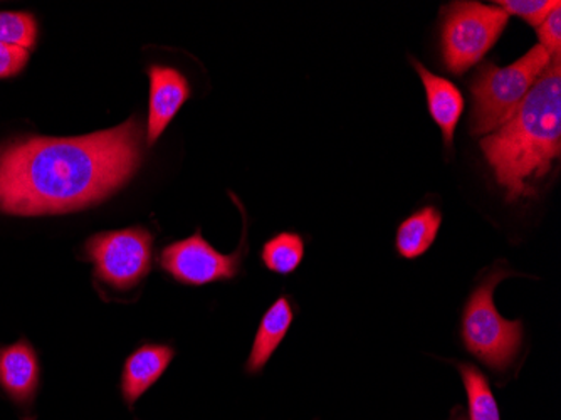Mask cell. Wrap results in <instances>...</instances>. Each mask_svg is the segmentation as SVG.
<instances>
[{"instance_id":"6da1fadb","label":"cell","mask_w":561,"mask_h":420,"mask_svg":"<svg viewBox=\"0 0 561 420\" xmlns=\"http://www.w3.org/2000/svg\"><path fill=\"white\" fill-rule=\"evenodd\" d=\"M140 120L84 137H25L0 144V213L69 214L112 197L144 160Z\"/></svg>"},{"instance_id":"7a4b0ae2","label":"cell","mask_w":561,"mask_h":420,"mask_svg":"<svg viewBox=\"0 0 561 420\" xmlns=\"http://www.w3.org/2000/svg\"><path fill=\"white\" fill-rule=\"evenodd\" d=\"M561 69L547 71L501 128L482 137L481 150L507 202L535 197L561 154Z\"/></svg>"},{"instance_id":"3957f363","label":"cell","mask_w":561,"mask_h":420,"mask_svg":"<svg viewBox=\"0 0 561 420\" xmlns=\"http://www.w3.org/2000/svg\"><path fill=\"white\" fill-rule=\"evenodd\" d=\"M551 65L547 50L537 44L512 66L501 68L488 61L479 66L469 91L472 94V115L469 132L486 137L515 115L541 75Z\"/></svg>"},{"instance_id":"277c9868","label":"cell","mask_w":561,"mask_h":420,"mask_svg":"<svg viewBox=\"0 0 561 420\" xmlns=\"http://www.w3.org/2000/svg\"><path fill=\"white\" fill-rule=\"evenodd\" d=\"M512 276L501 266L478 284L462 313V341L466 350L494 372H506L518 359L523 347V323L504 320L494 305V290Z\"/></svg>"},{"instance_id":"5b68a950","label":"cell","mask_w":561,"mask_h":420,"mask_svg":"<svg viewBox=\"0 0 561 420\" xmlns=\"http://www.w3.org/2000/svg\"><path fill=\"white\" fill-rule=\"evenodd\" d=\"M510 15L497 5L453 2L443 9L440 44L446 68L462 76L493 49L506 30Z\"/></svg>"},{"instance_id":"8992f818","label":"cell","mask_w":561,"mask_h":420,"mask_svg":"<svg viewBox=\"0 0 561 420\" xmlns=\"http://www.w3.org/2000/svg\"><path fill=\"white\" fill-rule=\"evenodd\" d=\"M98 280L128 292L150 274L153 236L145 227H128L91 236L84 246Z\"/></svg>"},{"instance_id":"52a82bcc","label":"cell","mask_w":561,"mask_h":420,"mask_svg":"<svg viewBox=\"0 0 561 420\" xmlns=\"http://www.w3.org/2000/svg\"><path fill=\"white\" fill-rule=\"evenodd\" d=\"M242 251L222 254L202 238L201 230L167 246L159 264L173 280L188 286H204L216 281L232 280L241 271Z\"/></svg>"},{"instance_id":"ba28073f","label":"cell","mask_w":561,"mask_h":420,"mask_svg":"<svg viewBox=\"0 0 561 420\" xmlns=\"http://www.w3.org/2000/svg\"><path fill=\"white\" fill-rule=\"evenodd\" d=\"M150 76V109H148L147 144L156 145L167 126L191 98V83L179 69L153 65Z\"/></svg>"},{"instance_id":"9c48e42d","label":"cell","mask_w":561,"mask_h":420,"mask_svg":"<svg viewBox=\"0 0 561 420\" xmlns=\"http://www.w3.org/2000/svg\"><path fill=\"white\" fill-rule=\"evenodd\" d=\"M41 382V365L30 341L0 349V388L18 406H30Z\"/></svg>"},{"instance_id":"30bf717a","label":"cell","mask_w":561,"mask_h":420,"mask_svg":"<svg viewBox=\"0 0 561 420\" xmlns=\"http://www.w3.org/2000/svg\"><path fill=\"white\" fill-rule=\"evenodd\" d=\"M175 356L173 347L165 343H145L135 350L125 365L122 374V396L128 406H134L145 391L150 390L162 378Z\"/></svg>"},{"instance_id":"8fae6325","label":"cell","mask_w":561,"mask_h":420,"mask_svg":"<svg viewBox=\"0 0 561 420\" xmlns=\"http://www.w3.org/2000/svg\"><path fill=\"white\" fill-rule=\"evenodd\" d=\"M412 66L421 76L425 97H427V110L431 113L432 120L440 128L444 147L450 148L453 147L457 123H459L462 113H465V97H462L461 91L453 81L428 71L422 63L412 59Z\"/></svg>"},{"instance_id":"7c38bea8","label":"cell","mask_w":561,"mask_h":420,"mask_svg":"<svg viewBox=\"0 0 561 420\" xmlns=\"http://www.w3.org/2000/svg\"><path fill=\"white\" fill-rule=\"evenodd\" d=\"M295 320V309L286 296H280L274 305L264 313L256 338L252 343L251 355L245 363V371L249 374H260L266 363L270 362L273 353L276 352L280 341L285 340Z\"/></svg>"},{"instance_id":"4fadbf2b","label":"cell","mask_w":561,"mask_h":420,"mask_svg":"<svg viewBox=\"0 0 561 420\" xmlns=\"http://www.w3.org/2000/svg\"><path fill=\"white\" fill-rule=\"evenodd\" d=\"M443 226V213L434 205L422 207L407 217L397 229V252L405 259H417L436 241Z\"/></svg>"},{"instance_id":"5bb4252c","label":"cell","mask_w":561,"mask_h":420,"mask_svg":"<svg viewBox=\"0 0 561 420\" xmlns=\"http://www.w3.org/2000/svg\"><path fill=\"white\" fill-rule=\"evenodd\" d=\"M261 258L267 270L288 276L298 270L305 258V241L299 234H277L264 245Z\"/></svg>"},{"instance_id":"9a60e30c","label":"cell","mask_w":561,"mask_h":420,"mask_svg":"<svg viewBox=\"0 0 561 420\" xmlns=\"http://www.w3.org/2000/svg\"><path fill=\"white\" fill-rule=\"evenodd\" d=\"M466 394H468L469 417L471 420H501L496 399L491 391L490 382L478 366L471 363L459 365Z\"/></svg>"},{"instance_id":"2e32d148","label":"cell","mask_w":561,"mask_h":420,"mask_svg":"<svg viewBox=\"0 0 561 420\" xmlns=\"http://www.w3.org/2000/svg\"><path fill=\"white\" fill-rule=\"evenodd\" d=\"M37 39V22L27 12H0V43L30 50Z\"/></svg>"},{"instance_id":"e0dca14e","label":"cell","mask_w":561,"mask_h":420,"mask_svg":"<svg viewBox=\"0 0 561 420\" xmlns=\"http://www.w3.org/2000/svg\"><path fill=\"white\" fill-rule=\"evenodd\" d=\"M494 5L503 9L507 15H516L528 22L533 27H538L558 5H561L560 0H500L494 2Z\"/></svg>"},{"instance_id":"ac0fdd59","label":"cell","mask_w":561,"mask_h":420,"mask_svg":"<svg viewBox=\"0 0 561 420\" xmlns=\"http://www.w3.org/2000/svg\"><path fill=\"white\" fill-rule=\"evenodd\" d=\"M540 46L547 50L551 61H560L561 53V5H558L537 27Z\"/></svg>"},{"instance_id":"d6986e66","label":"cell","mask_w":561,"mask_h":420,"mask_svg":"<svg viewBox=\"0 0 561 420\" xmlns=\"http://www.w3.org/2000/svg\"><path fill=\"white\" fill-rule=\"evenodd\" d=\"M30 61V50L0 43V78L19 75Z\"/></svg>"}]
</instances>
